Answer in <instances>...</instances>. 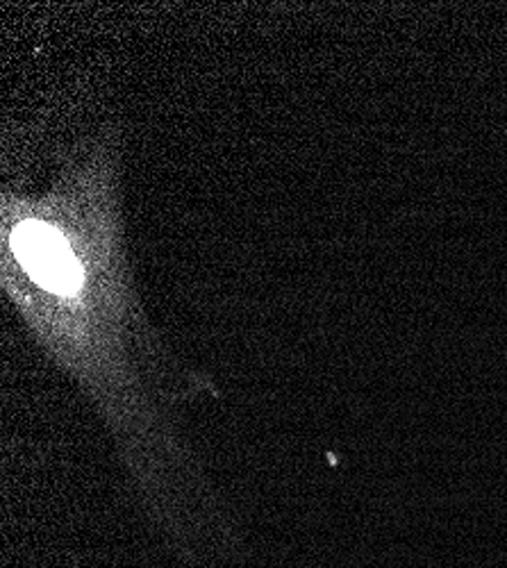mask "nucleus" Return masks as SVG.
I'll return each instance as SVG.
<instances>
[{
  "instance_id": "obj_1",
  "label": "nucleus",
  "mask_w": 507,
  "mask_h": 568,
  "mask_svg": "<svg viewBox=\"0 0 507 568\" xmlns=\"http://www.w3.org/2000/svg\"><path fill=\"white\" fill-rule=\"evenodd\" d=\"M119 134H89L32 189L3 194V290L34 342L97 407L130 485L192 568L237 550V526L182 437L178 409L214 396L175 355L130 273Z\"/></svg>"
}]
</instances>
